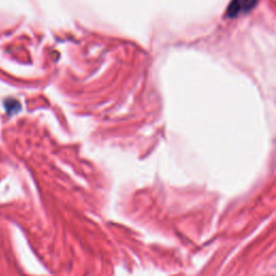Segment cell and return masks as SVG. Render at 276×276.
<instances>
[{
  "label": "cell",
  "instance_id": "cell-1",
  "mask_svg": "<svg viewBox=\"0 0 276 276\" xmlns=\"http://www.w3.org/2000/svg\"><path fill=\"white\" fill-rule=\"evenodd\" d=\"M258 0H233L228 10L230 16H236L241 13L249 11L254 7Z\"/></svg>",
  "mask_w": 276,
  "mask_h": 276
},
{
  "label": "cell",
  "instance_id": "cell-2",
  "mask_svg": "<svg viewBox=\"0 0 276 276\" xmlns=\"http://www.w3.org/2000/svg\"><path fill=\"white\" fill-rule=\"evenodd\" d=\"M4 107L5 110L9 113V115H14V113L19 112L21 109V105L17 100L15 99H8L4 101Z\"/></svg>",
  "mask_w": 276,
  "mask_h": 276
}]
</instances>
